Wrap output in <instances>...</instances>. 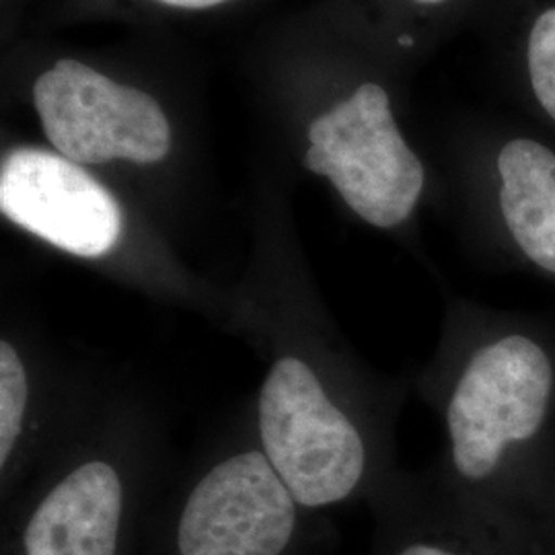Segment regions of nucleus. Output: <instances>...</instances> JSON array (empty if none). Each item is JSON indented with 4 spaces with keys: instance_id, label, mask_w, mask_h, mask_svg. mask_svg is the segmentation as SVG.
<instances>
[{
    "instance_id": "obj_1",
    "label": "nucleus",
    "mask_w": 555,
    "mask_h": 555,
    "mask_svg": "<svg viewBox=\"0 0 555 555\" xmlns=\"http://www.w3.org/2000/svg\"><path fill=\"white\" fill-rule=\"evenodd\" d=\"M305 167L332 179L358 217L393 229L412 217L424 190V165L405 142L389 91L362 80L309 126Z\"/></svg>"
},
{
    "instance_id": "obj_2",
    "label": "nucleus",
    "mask_w": 555,
    "mask_h": 555,
    "mask_svg": "<svg viewBox=\"0 0 555 555\" xmlns=\"http://www.w3.org/2000/svg\"><path fill=\"white\" fill-rule=\"evenodd\" d=\"M259 433L268 461L302 506L344 500L364 472V444L354 424L298 358L278 360L266 378Z\"/></svg>"
},
{
    "instance_id": "obj_3",
    "label": "nucleus",
    "mask_w": 555,
    "mask_h": 555,
    "mask_svg": "<svg viewBox=\"0 0 555 555\" xmlns=\"http://www.w3.org/2000/svg\"><path fill=\"white\" fill-rule=\"evenodd\" d=\"M34 100L46 137L77 165L114 159L149 165L169 153L171 128L159 103L79 60H60L43 73Z\"/></svg>"
},
{
    "instance_id": "obj_4",
    "label": "nucleus",
    "mask_w": 555,
    "mask_h": 555,
    "mask_svg": "<svg viewBox=\"0 0 555 555\" xmlns=\"http://www.w3.org/2000/svg\"><path fill=\"white\" fill-rule=\"evenodd\" d=\"M552 383L550 358L529 337H502L481 348L449 405L456 469L469 479L490 476L506 444L533 437Z\"/></svg>"
},
{
    "instance_id": "obj_5",
    "label": "nucleus",
    "mask_w": 555,
    "mask_h": 555,
    "mask_svg": "<svg viewBox=\"0 0 555 555\" xmlns=\"http://www.w3.org/2000/svg\"><path fill=\"white\" fill-rule=\"evenodd\" d=\"M0 210L79 258L112 251L124 227L118 202L98 179L60 153L40 149H17L2 163Z\"/></svg>"
},
{
    "instance_id": "obj_6",
    "label": "nucleus",
    "mask_w": 555,
    "mask_h": 555,
    "mask_svg": "<svg viewBox=\"0 0 555 555\" xmlns=\"http://www.w3.org/2000/svg\"><path fill=\"white\" fill-rule=\"evenodd\" d=\"M295 529V498L268 456L227 459L192 492L179 522L181 555H280Z\"/></svg>"
},
{
    "instance_id": "obj_7",
    "label": "nucleus",
    "mask_w": 555,
    "mask_h": 555,
    "mask_svg": "<svg viewBox=\"0 0 555 555\" xmlns=\"http://www.w3.org/2000/svg\"><path fill=\"white\" fill-rule=\"evenodd\" d=\"M494 171L498 217L516 249L555 274V149L502 128L486 144Z\"/></svg>"
},
{
    "instance_id": "obj_8",
    "label": "nucleus",
    "mask_w": 555,
    "mask_h": 555,
    "mask_svg": "<svg viewBox=\"0 0 555 555\" xmlns=\"http://www.w3.org/2000/svg\"><path fill=\"white\" fill-rule=\"evenodd\" d=\"M121 483L93 461L59 483L25 529L27 555H116Z\"/></svg>"
},
{
    "instance_id": "obj_9",
    "label": "nucleus",
    "mask_w": 555,
    "mask_h": 555,
    "mask_svg": "<svg viewBox=\"0 0 555 555\" xmlns=\"http://www.w3.org/2000/svg\"><path fill=\"white\" fill-rule=\"evenodd\" d=\"M502 77L520 105L555 128V0H494Z\"/></svg>"
},
{
    "instance_id": "obj_10",
    "label": "nucleus",
    "mask_w": 555,
    "mask_h": 555,
    "mask_svg": "<svg viewBox=\"0 0 555 555\" xmlns=\"http://www.w3.org/2000/svg\"><path fill=\"white\" fill-rule=\"evenodd\" d=\"M27 405V377L15 348L0 344V463L4 465L20 437Z\"/></svg>"
},
{
    "instance_id": "obj_11",
    "label": "nucleus",
    "mask_w": 555,
    "mask_h": 555,
    "mask_svg": "<svg viewBox=\"0 0 555 555\" xmlns=\"http://www.w3.org/2000/svg\"><path fill=\"white\" fill-rule=\"evenodd\" d=\"M165 4H171V7H181V9H206V7H215L220 2H227V0H160Z\"/></svg>"
},
{
    "instance_id": "obj_12",
    "label": "nucleus",
    "mask_w": 555,
    "mask_h": 555,
    "mask_svg": "<svg viewBox=\"0 0 555 555\" xmlns=\"http://www.w3.org/2000/svg\"><path fill=\"white\" fill-rule=\"evenodd\" d=\"M401 555H451L437 547H428V545H414L410 550H405Z\"/></svg>"
}]
</instances>
